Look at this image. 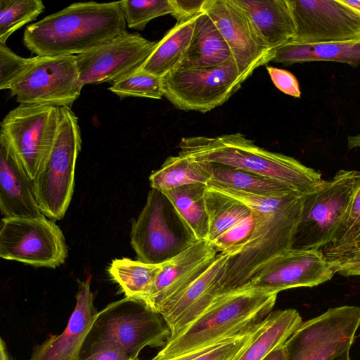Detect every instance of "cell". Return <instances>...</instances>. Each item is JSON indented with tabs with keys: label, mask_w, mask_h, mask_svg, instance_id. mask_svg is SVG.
<instances>
[{
	"label": "cell",
	"mask_w": 360,
	"mask_h": 360,
	"mask_svg": "<svg viewBox=\"0 0 360 360\" xmlns=\"http://www.w3.org/2000/svg\"><path fill=\"white\" fill-rule=\"evenodd\" d=\"M120 1L72 4L26 27L22 42L37 56H77L127 32Z\"/></svg>",
	"instance_id": "obj_1"
},
{
	"label": "cell",
	"mask_w": 360,
	"mask_h": 360,
	"mask_svg": "<svg viewBox=\"0 0 360 360\" xmlns=\"http://www.w3.org/2000/svg\"><path fill=\"white\" fill-rule=\"evenodd\" d=\"M210 187L241 201L257 217L251 240L228 260L221 279L226 294L245 285L271 258L291 249L302 214L304 195L290 193L281 198H266L224 187Z\"/></svg>",
	"instance_id": "obj_2"
},
{
	"label": "cell",
	"mask_w": 360,
	"mask_h": 360,
	"mask_svg": "<svg viewBox=\"0 0 360 360\" xmlns=\"http://www.w3.org/2000/svg\"><path fill=\"white\" fill-rule=\"evenodd\" d=\"M278 293L245 283L220 296L188 327L169 338L154 358L171 359L248 333L272 311Z\"/></svg>",
	"instance_id": "obj_3"
},
{
	"label": "cell",
	"mask_w": 360,
	"mask_h": 360,
	"mask_svg": "<svg viewBox=\"0 0 360 360\" xmlns=\"http://www.w3.org/2000/svg\"><path fill=\"white\" fill-rule=\"evenodd\" d=\"M179 154L199 162L229 166L280 181L305 195L323 181L321 174L294 158L257 146L242 133L183 138Z\"/></svg>",
	"instance_id": "obj_4"
},
{
	"label": "cell",
	"mask_w": 360,
	"mask_h": 360,
	"mask_svg": "<svg viewBox=\"0 0 360 360\" xmlns=\"http://www.w3.org/2000/svg\"><path fill=\"white\" fill-rule=\"evenodd\" d=\"M81 147L78 117L71 108H60L58 129L53 148L32 179L39 210L49 219H63L69 207Z\"/></svg>",
	"instance_id": "obj_5"
},
{
	"label": "cell",
	"mask_w": 360,
	"mask_h": 360,
	"mask_svg": "<svg viewBox=\"0 0 360 360\" xmlns=\"http://www.w3.org/2000/svg\"><path fill=\"white\" fill-rule=\"evenodd\" d=\"M360 171L340 169L304 195L300 219L291 249L320 250L333 238L356 186Z\"/></svg>",
	"instance_id": "obj_6"
},
{
	"label": "cell",
	"mask_w": 360,
	"mask_h": 360,
	"mask_svg": "<svg viewBox=\"0 0 360 360\" xmlns=\"http://www.w3.org/2000/svg\"><path fill=\"white\" fill-rule=\"evenodd\" d=\"M90 333L89 349L114 344L136 360L144 347H163L171 335L160 314L126 297L99 312Z\"/></svg>",
	"instance_id": "obj_7"
},
{
	"label": "cell",
	"mask_w": 360,
	"mask_h": 360,
	"mask_svg": "<svg viewBox=\"0 0 360 360\" xmlns=\"http://www.w3.org/2000/svg\"><path fill=\"white\" fill-rule=\"evenodd\" d=\"M177 219L179 217L167 197L151 188L130 233V243L139 261L162 264L195 241Z\"/></svg>",
	"instance_id": "obj_8"
},
{
	"label": "cell",
	"mask_w": 360,
	"mask_h": 360,
	"mask_svg": "<svg viewBox=\"0 0 360 360\" xmlns=\"http://www.w3.org/2000/svg\"><path fill=\"white\" fill-rule=\"evenodd\" d=\"M59 121L60 108L20 105L1 123L0 144L14 154L32 180L53 148Z\"/></svg>",
	"instance_id": "obj_9"
},
{
	"label": "cell",
	"mask_w": 360,
	"mask_h": 360,
	"mask_svg": "<svg viewBox=\"0 0 360 360\" xmlns=\"http://www.w3.org/2000/svg\"><path fill=\"white\" fill-rule=\"evenodd\" d=\"M162 78L164 96L176 108L202 113L222 105L245 80L232 58L204 68H179Z\"/></svg>",
	"instance_id": "obj_10"
},
{
	"label": "cell",
	"mask_w": 360,
	"mask_h": 360,
	"mask_svg": "<svg viewBox=\"0 0 360 360\" xmlns=\"http://www.w3.org/2000/svg\"><path fill=\"white\" fill-rule=\"evenodd\" d=\"M82 87L75 56H35L9 91L20 105L71 108Z\"/></svg>",
	"instance_id": "obj_11"
},
{
	"label": "cell",
	"mask_w": 360,
	"mask_h": 360,
	"mask_svg": "<svg viewBox=\"0 0 360 360\" xmlns=\"http://www.w3.org/2000/svg\"><path fill=\"white\" fill-rule=\"evenodd\" d=\"M360 327V307L344 305L302 321L285 343L288 360H332L350 351Z\"/></svg>",
	"instance_id": "obj_12"
},
{
	"label": "cell",
	"mask_w": 360,
	"mask_h": 360,
	"mask_svg": "<svg viewBox=\"0 0 360 360\" xmlns=\"http://www.w3.org/2000/svg\"><path fill=\"white\" fill-rule=\"evenodd\" d=\"M68 247L60 227L45 215L3 217L0 257L37 267L55 269L68 257Z\"/></svg>",
	"instance_id": "obj_13"
},
{
	"label": "cell",
	"mask_w": 360,
	"mask_h": 360,
	"mask_svg": "<svg viewBox=\"0 0 360 360\" xmlns=\"http://www.w3.org/2000/svg\"><path fill=\"white\" fill-rule=\"evenodd\" d=\"M157 43L127 31L88 52L75 56L82 86L114 84L137 72Z\"/></svg>",
	"instance_id": "obj_14"
},
{
	"label": "cell",
	"mask_w": 360,
	"mask_h": 360,
	"mask_svg": "<svg viewBox=\"0 0 360 360\" xmlns=\"http://www.w3.org/2000/svg\"><path fill=\"white\" fill-rule=\"evenodd\" d=\"M295 24L288 43L360 40V13L342 0H288Z\"/></svg>",
	"instance_id": "obj_15"
},
{
	"label": "cell",
	"mask_w": 360,
	"mask_h": 360,
	"mask_svg": "<svg viewBox=\"0 0 360 360\" xmlns=\"http://www.w3.org/2000/svg\"><path fill=\"white\" fill-rule=\"evenodd\" d=\"M202 12L214 22L226 41L242 77L272 61L275 50L266 43L247 13L233 0H205Z\"/></svg>",
	"instance_id": "obj_16"
},
{
	"label": "cell",
	"mask_w": 360,
	"mask_h": 360,
	"mask_svg": "<svg viewBox=\"0 0 360 360\" xmlns=\"http://www.w3.org/2000/svg\"><path fill=\"white\" fill-rule=\"evenodd\" d=\"M335 266L320 250L290 249L271 258L246 283L257 288L282 290L314 287L330 281Z\"/></svg>",
	"instance_id": "obj_17"
},
{
	"label": "cell",
	"mask_w": 360,
	"mask_h": 360,
	"mask_svg": "<svg viewBox=\"0 0 360 360\" xmlns=\"http://www.w3.org/2000/svg\"><path fill=\"white\" fill-rule=\"evenodd\" d=\"M230 255L219 253L210 266L185 290L160 311L173 338L198 318L224 295L221 279Z\"/></svg>",
	"instance_id": "obj_18"
},
{
	"label": "cell",
	"mask_w": 360,
	"mask_h": 360,
	"mask_svg": "<svg viewBox=\"0 0 360 360\" xmlns=\"http://www.w3.org/2000/svg\"><path fill=\"white\" fill-rule=\"evenodd\" d=\"M218 254L208 240H195L186 250L161 264L154 282L150 309L160 314L169 302L185 290L210 266Z\"/></svg>",
	"instance_id": "obj_19"
},
{
	"label": "cell",
	"mask_w": 360,
	"mask_h": 360,
	"mask_svg": "<svg viewBox=\"0 0 360 360\" xmlns=\"http://www.w3.org/2000/svg\"><path fill=\"white\" fill-rule=\"evenodd\" d=\"M76 304L67 326L34 347L29 360H79L80 354L99 312L94 305L90 279L78 281Z\"/></svg>",
	"instance_id": "obj_20"
},
{
	"label": "cell",
	"mask_w": 360,
	"mask_h": 360,
	"mask_svg": "<svg viewBox=\"0 0 360 360\" xmlns=\"http://www.w3.org/2000/svg\"><path fill=\"white\" fill-rule=\"evenodd\" d=\"M0 209L4 217L34 218L43 215L32 180L14 154L0 144Z\"/></svg>",
	"instance_id": "obj_21"
},
{
	"label": "cell",
	"mask_w": 360,
	"mask_h": 360,
	"mask_svg": "<svg viewBox=\"0 0 360 360\" xmlns=\"http://www.w3.org/2000/svg\"><path fill=\"white\" fill-rule=\"evenodd\" d=\"M249 15L271 49L290 42L295 24L288 0H233Z\"/></svg>",
	"instance_id": "obj_22"
},
{
	"label": "cell",
	"mask_w": 360,
	"mask_h": 360,
	"mask_svg": "<svg viewBox=\"0 0 360 360\" xmlns=\"http://www.w3.org/2000/svg\"><path fill=\"white\" fill-rule=\"evenodd\" d=\"M232 58L219 30L208 15L201 12L196 16L191 43L176 69L214 67Z\"/></svg>",
	"instance_id": "obj_23"
},
{
	"label": "cell",
	"mask_w": 360,
	"mask_h": 360,
	"mask_svg": "<svg viewBox=\"0 0 360 360\" xmlns=\"http://www.w3.org/2000/svg\"><path fill=\"white\" fill-rule=\"evenodd\" d=\"M312 61L360 64V40L314 44L288 43L275 49L271 62L286 65Z\"/></svg>",
	"instance_id": "obj_24"
},
{
	"label": "cell",
	"mask_w": 360,
	"mask_h": 360,
	"mask_svg": "<svg viewBox=\"0 0 360 360\" xmlns=\"http://www.w3.org/2000/svg\"><path fill=\"white\" fill-rule=\"evenodd\" d=\"M207 185L193 184L162 192L195 240H207L209 230L205 207Z\"/></svg>",
	"instance_id": "obj_25"
},
{
	"label": "cell",
	"mask_w": 360,
	"mask_h": 360,
	"mask_svg": "<svg viewBox=\"0 0 360 360\" xmlns=\"http://www.w3.org/2000/svg\"><path fill=\"white\" fill-rule=\"evenodd\" d=\"M196 16L184 22H176L158 41L154 51L141 70L160 77L176 70L191 43Z\"/></svg>",
	"instance_id": "obj_26"
},
{
	"label": "cell",
	"mask_w": 360,
	"mask_h": 360,
	"mask_svg": "<svg viewBox=\"0 0 360 360\" xmlns=\"http://www.w3.org/2000/svg\"><path fill=\"white\" fill-rule=\"evenodd\" d=\"M160 269L161 264H151L122 258L111 262L108 272L126 297L139 301L150 309L154 282Z\"/></svg>",
	"instance_id": "obj_27"
},
{
	"label": "cell",
	"mask_w": 360,
	"mask_h": 360,
	"mask_svg": "<svg viewBox=\"0 0 360 360\" xmlns=\"http://www.w3.org/2000/svg\"><path fill=\"white\" fill-rule=\"evenodd\" d=\"M212 176L210 162H199L179 154L169 157L161 167L149 176L151 188L164 192L193 184L207 185Z\"/></svg>",
	"instance_id": "obj_28"
},
{
	"label": "cell",
	"mask_w": 360,
	"mask_h": 360,
	"mask_svg": "<svg viewBox=\"0 0 360 360\" xmlns=\"http://www.w3.org/2000/svg\"><path fill=\"white\" fill-rule=\"evenodd\" d=\"M211 164L212 176L207 186L224 187L266 198H281L297 193L280 181L229 166Z\"/></svg>",
	"instance_id": "obj_29"
},
{
	"label": "cell",
	"mask_w": 360,
	"mask_h": 360,
	"mask_svg": "<svg viewBox=\"0 0 360 360\" xmlns=\"http://www.w3.org/2000/svg\"><path fill=\"white\" fill-rule=\"evenodd\" d=\"M302 321L294 309L272 311L264 328L237 360H264L283 346Z\"/></svg>",
	"instance_id": "obj_30"
},
{
	"label": "cell",
	"mask_w": 360,
	"mask_h": 360,
	"mask_svg": "<svg viewBox=\"0 0 360 360\" xmlns=\"http://www.w3.org/2000/svg\"><path fill=\"white\" fill-rule=\"evenodd\" d=\"M205 207L209 225L207 240L210 243L252 213V210L241 201L208 186Z\"/></svg>",
	"instance_id": "obj_31"
},
{
	"label": "cell",
	"mask_w": 360,
	"mask_h": 360,
	"mask_svg": "<svg viewBox=\"0 0 360 360\" xmlns=\"http://www.w3.org/2000/svg\"><path fill=\"white\" fill-rule=\"evenodd\" d=\"M41 0H0V43L25 24L34 20L44 10Z\"/></svg>",
	"instance_id": "obj_32"
},
{
	"label": "cell",
	"mask_w": 360,
	"mask_h": 360,
	"mask_svg": "<svg viewBox=\"0 0 360 360\" xmlns=\"http://www.w3.org/2000/svg\"><path fill=\"white\" fill-rule=\"evenodd\" d=\"M108 90L120 98L141 97L160 99L164 96L162 78L141 69L112 84Z\"/></svg>",
	"instance_id": "obj_33"
},
{
	"label": "cell",
	"mask_w": 360,
	"mask_h": 360,
	"mask_svg": "<svg viewBox=\"0 0 360 360\" xmlns=\"http://www.w3.org/2000/svg\"><path fill=\"white\" fill-rule=\"evenodd\" d=\"M120 5L127 26L137 30H143L153 19L173 12L169 0H123Z\"/></svg>",
	"instance_id": "obj_34"
},
{
	"label": "cell",
	"mask_w": 360,
	"mask_h": 360,
	"mask_svg": "<svg viewBox=\"0 0 360 360\" xmlns=\"http://www.w3.org/2000/svg\"><path fill=\"white\" fill-rule=\"evenodd\" d=\"M257 224V214L252 210L250 216L235 224L210 243L219 253L234 256L251 240Z\"/></svg>",
	"instance_id": "obj_35"
},
{
	"label": "cell",
	"mask_w": 360,
	"mask_h": 360,
	"mask_svg": "<svg viewBox=\"0 0 360 360\" xmlns=\"http://www.w3.org/2000/svg\"><path fill=\"white\" fill-rule=\"evenodd\" d=\"M360 228V181L333 240L321 250L326 258L347 245Z\"/></svg>",
	"instance_id": "obj_36"
},
{
	"label": "cell",
	"mask_w": 360,
	"mask_h": 360,
	"mask_svg": "<svg viewBox=\"0 0 360 360\" xmlns=\"http://www.w3.org/2000/svg\"><path fill=\"white\" fill-rule=\"evenodd\" d=\"M269 314L248 333L229 340L193 360H237L264 328Z\"/></svg>",
	"instance_id": "obj_37"
},
{
	"label": "cell",
	"mask_w": 360,
	"mask_h": 360,
	"mask_svg": "<svg viewBox=\"0 0 360 360\" xmlns=\"http://www.w3.org/2000/svg\"><path fill=\"white\" fill-rule=\"evenodd\" d=\"M31 60L17 55L6 44L0 43V89L9 90Z\"/></svg>",
	"instance_id": "obj_38"
},
{
	"label": "cell",
	"mask_w": 360,
	"mask_h": 360,
	"mask_svg": "<svg viewBox=\"0 0 360 360\" xmlns=\"http://www.w3.org/2000/svg\"><path fill=\"white\" fill-rule=\"evenodd\" d=\"M266 70L276 88L287 95L300 98L299 83L291 72L270 65L266 66Z\"/></svg>",
	"instance_id": "obj_39"
},
{
	"label": "cell",
	"mask_w": 360,
	"mask_h": 360,
	"mask_svg": "<svg viewBox=\"0 0 360 360\" xmlns=\"http://www.w3.org/2000/svg\"><path fill=\"white\" fill-rule=\"evenodd\" d=\"M173 12L172 15L177 23L190 20L202 12L205 0H169Z\"/></svg>",
	"instance_id": "obj_40"
},
{
	"label": "cell",
	"mask_w": 360,
	"mask_h": 360,
	"mask_svg": "<svg viewBox=\"0 0 360 360\" xmlns=\"http://www.w3.org/2000/svg\"><path fill=\"white\" fill-rule=\"evenodd\" d=\"M79 360H136L120 347L108 344L89 349V354Z\"/></svg>",
	"instance_id": "obj_41"
},
{
	"label": "cell",
	"mask_w": 360,
	"mask_h": 360,
	"mask_svg": "<svg viewBox=\"0 0 360 360\" xmlns=\"http://www.w3.org/2000/svg\"><path fill=\"white\" fill-rule=\"evenodd\" d=\"M231 339H232V338H231ZM231 339H228V340L217 342L215 343H213V344L205 346L203 347L198 348V349H195L193 351H191L190 352L185 353L184 354H181V355H179L178 356L173 357V358H171V359H155V358L153 357L150 360H193L196 357H198V356H200V355H202V354H203L205 353H207V352H210V350L213 349L214 348L217 347V346L220 345L221 344H222L224 342H226V341H227L229 340H231Z\"/></svg>",
	"instance_id": "obj_42"
},
{
	"label": "cell",
	"mask_w": 360,
	"mask_h": 360,
	"mask_svg": "<svg viewBox=\"0 0 360 360\" xmlns=\"http://www.w3.org/2000/svg\"><path fill=\"white\" fill-rule=\"evenodd\" d=\"M358 250H360V228L347 245L326 259L331 262L341 256Z\"/></svg>",
	"instance_id": "obj_43"
},
{
	"label": "cell",
	"mask_w": 360,
	"mask_h": 360,
	"mask_svg": "<svg viewBox=\"0 0 360 360\" xmlns=\"http://www.w3.org/2000/svg\"><path fill=\"white\" fill-rule=\"evenodd\" d=\"M335 273L345 277L360 276V261L346 262L335 266Z\"/></svg>",
	"instance_id": "obj_44"
},
{
	"label": "cell",
	"mask_w": 360,
	"mask_h": 360,
	"mask_svg": "<svg viewBox=\"0 0 360 360\" xmlns=\"http://www.w3.org/2000/svg\"><path fill=\"white\" fill-rule=\"evenodd\" d=\"M288 351L284 344L281 347L271 352L264 360H288Z\"/></svg>",
	"instance_id": "obj_45"
},
{
	"label": "cell",
	"mask_w": 360,
	"mask_h": 360,
	"mask_svg": "<svg viewBox=\"0 0 360 360\" xmlns=\"http://www.w3.org/2000/svg\"><path fill=\"white\" fill-rule=\"evenodd\" d=\"M360 261V250L352 252L341 256L335 260L331 262L334 266L340 265L346 262Z\"/></svg>",
	"instance_id": "obj_46"
},
{
	"label": "cell",
	"mask_w": 360,
	"mask_h": 360,
	"mask_svg": "<svg viewBox=\"0 0 360 360\" xmlns=\"http://www.w3.org/2000/svg\"><path fill=\"white\" fill-rule=\"evenodd\" d=\"M0 360H15L9 354L6 344L2 338H0Z\"/></svg>",
	"instance_id": "obj_47"
},
{
	"label": "cell",
	"mask_w": 360,
	"mask_h": 360,
	"mask_svg": "<svg viewBox=\"0 0 360 360\" xmlns=\"http://www.w3.org/2000/svg\"><path fill=\"white\" fill-rule=\"evenodd\" d=\"M347 147L349 149L360 147V134L355 136H349L347 138Z\"/></svg>",
	"instance_id": "obj_48"
},
{
	"label": "cell",
	"mask_w": 360,
	"mask_h": 360,
	"mask_svg": "<svg viewBox=\"0 0 360 360\" xmlns=\"http://www.w3.org/2000/svg\"><path fill=\"white\" fill-rule=\"evenodd\" d=\"M342 1L360 13V0H342Z\"/></svg>",
	"instance_id": "obj_49"
},
{
	"label": "cell",
	"mask_w": 360,
	"mask_h": 360,
	"mask_svg": "<svg viewBox=\"0 0 360 360\" xmlns=\"http://www.w3.org/2000/svg\"><path fill=\"white\" fill-rule=\"evenodd\" d=\"M332 360H351L349 351L342 354L341 355L333 359Z\"/></svg>",
	"instance_id": "obj_50"
}]
</instances>
